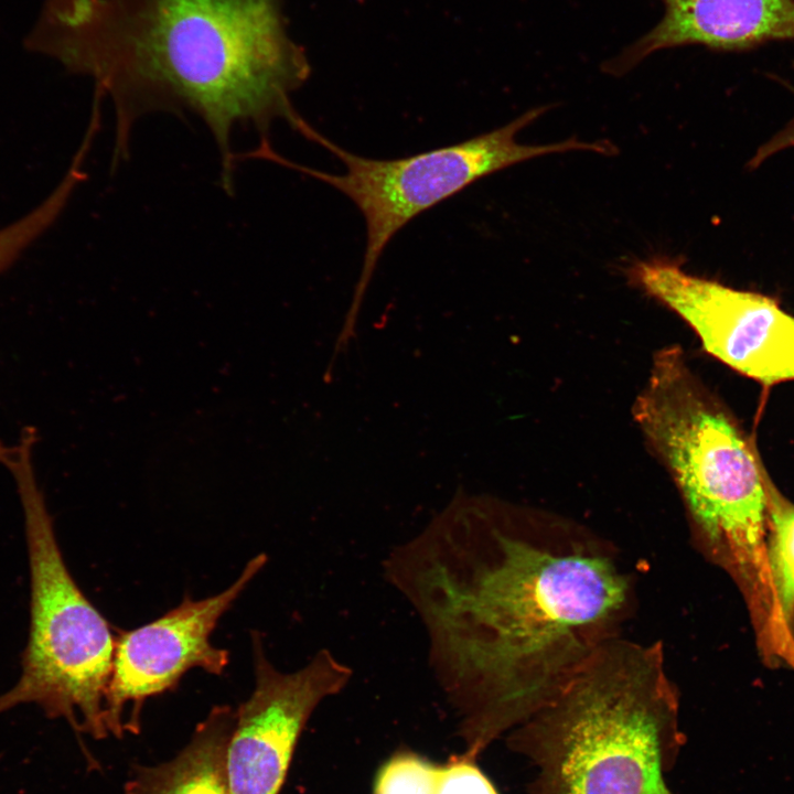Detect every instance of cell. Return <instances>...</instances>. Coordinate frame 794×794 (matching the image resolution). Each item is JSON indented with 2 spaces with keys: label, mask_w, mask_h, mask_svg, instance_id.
<instances>
[{
  "label": "cell",
  "mask_w": 794,
  "mask_h": 794,
  "mask_svg": "<svg viewBox=\"0 0 794 794\" xmlns=\"http://www.w3.org/2000/svg\"><path fill=\"white\" fill-rule=\"evenodd\" d=\"M537 524L459 487L383 561L422 623L430 668L474 759L559 694L626 604L625 576L608 556L538 538Z\"/></svg>",
  "instance_id": "1"
},
{
  "label": "cell",
  "mask_w": 794,
  "mask_h": 794,
  "mask_svg": "<svg viewBox=\"0 0 794 794\" xmlns=\"http://www.w3.org/2000/svg\"><path fill=\"white\" fill-rule=\"evenodd\" d=\"M28 47L92 77L95 96L110 98L114 164L127 157L140 117H200L229 194L235 127H254L269 144L276 120L292 127L300 116L291 95L310 74L280 0H44Z\"/></svg>",
  "instance_id": "2"
},
{
  "label": "cell",
  "mask_w": 794,
  "mask_h": 794,
  "mask_svg": "<svg viewBox=\"0 0 794 794\" xmlns=\"http://www.w3.org/2000/svg\"><path fill=\"white\" fill-rule=\"evenodd\" d=\"M506 744L534 768L528 794H673L685 737L661 645L607 640Z\"/></svg>",
  "instance_id": "3"
},
{
  "label": "cell",
  "mask_w": 794,
  "mask_h": 794,
  "mask_svg": "<svg viewBox=\"0 0 794 794\" xmlns=\"http://www.w3.org/2000/svg\"><path fill=\"white\" fill-rule=\"evenodd\" d=\"M634 418L675 481L697 540L740 590L757 646L784 639L768 562V487L747 439L678 346L654 355Z\"/></svg>",
  "instance_id": "4"
},
{
  "label": "cell",
  "mask_w": 794,
  "mask_h": 794,
  "mask_svg": "<svg viewBox=\"0 0 794 794\" xmlns=\"http://www.w3.org/2000/svg\"><path fill=\"white\" fill-rule=\"evenodd\" d=\"M36 439L25 428L19 444L0 441V463L21 498L31 576V623L18 683L0 695V713L35 704L50 718L95 739L109 734L105 702L117 634L84 596L56 541L31 460Z\"/></svg>",
  "instance_id": "5"
},
{
  "label": "cell",
  "mask_w": 794,
  "mask_h": 794,
  "mask_svg": "<svg viewBox=\"0 0 794 794\" xmlns=\"http://www.w3.org/2000/svg\"><path fill=\"white\" fill-rule=\"evenodd\" d=\"M546 107L526 111L511 122L453 144L397 159H373L352 153L336 144L302 117L296 131L318 143L345 167L335 174L304 167L272 151L268 159L329 184L347 196L365 221L366 246L360 278L333 354L345 352L356 336L361 307L384 249L412 218L474 182L511 165L536 157L575 150L609 153L610 147L577 139L523 144L517 133L530 125Z\"/></svg>",
  "instance_id": "6"
},
{
  "label": "cell",
  "mask_w": 794,
  "mask_h": 794,
  "mask_svg": "<svg viewBox=\"0 0 794 794\" xmlns=\"http://www.w3.org/2000/svg\"><path fill=\"white\" fill-rule=\"evenodd\" d=\"M629 276L734 371L766 386L794 380V315L775 299L693 276L662 258L634 264Z\"/></svg>",
  "instance_id": "7"
},
{
  "label": "cell",
  "mask_w": 794,
  "mask_h": 794,
  "mask_svg": "<svg viewBox=\"0 0 794 794\" xmlns=\"http://www.w3.org/2000/svg\"><path fill=\"white\" fill-rule=\"evenodd\" d=\"M255 688L236 712L226 752L228 794H279L301 732L325 699L340 694L353 670L330 650L285 673L251 634Z\"/></svg>",
  "instance_id": "8"
},
{
  "label": "cell",
  "mask_w": 794,
  "mask_h": 794,
  "mask_svg": "<svg viewBox=\"0 0 794 794\" xmlns=\"http://www.w3.org/2000/svg\"><path fill=\"white\" fill-rule=\"evenodd\" d=\"M266 562L267 555L259 554L224 591L201 600L186 596L159 619L117 634L105 702L109 733L120 737L126 731L127 707L131 708L128 730L138 731L144 700L173 689L190 669L198 667L213 675L224 672L229 652L212 645L210 636Z\"/></svg>",
  "instance_id": "9"
},
{
  "label": "cell",
  "mask_w": 794,
  "mask_h": 794,
  "mask_svg": "<svg viewBox=\"0 0 794 794\" xmlns=\"http://www.w3.org/2000/svg\"><path fill=\"white\" fill-rule=\"evenodd\" d=\"M664 15L648 33L607 63L620 75L665 49L699 45L744 52L794 40V0H661Z\"/></svg>",
  "instance_id": "10"
},
{
  "label": "cell",
  "mask_w": 794,
  "mask_h": 794,
  "mask_svg": "<svg viewBox=\"0 0 794 794\" xmlns=\"http://www.w3.org/2000/svg\"><path fill=\"white\" fill-rule=\"evenodd\" d=\"M236 712L215 706L172 760L137 766L126 794H228L226 752Z\"/></svg>",
  "instance_id": "11"
},
{
  "label": "cell",
  "mask_w": 794,
  "mask_h": 794,
  "mask_svg": "<svg viewBox=\"0 0 794 794\" xmlns=\"http://www.w3.org/2000/svg\"><path fill=\"white\" fill-rule=\"evenodd\" d=\"M768 562L781 624L794 641V504L768 480Z\"/></svg>",
  "instance_id": "12"
},
{
  "label": "cell",
  "mask_w": 794,
  "mask_h": 794,
  "mask_svg": "<svg viewBox=\"0 0 794 794\" xmlns=\"http://www.w3.org/2000/svg\"><path fill=\"white\" fill-rule=\"evenodd\" d=\"M69 198L58 186L30 213L0 229V272L12 266L57 219Z\"/></svg>",
  "instance_id": "13"
},
{
  "label": "cell",
  "mask_w": 794,
  "mask_h": 794,
  "mask_svg": "<svg viewBox=\"0 0 794 794\" xmlns=\"http://www.w3.org/2000/svg\"><path fill=\"white\" fill-rule=\"evenodd\" d=\"M438 764L412 751H398L377 771L373 794H434Z\"/></svg>",
  "instance_id": "14"
},
{
  "label": "cell",
  "mask_w": 794,
  "mask_h": 794,
  "mask_svg": "<svg viewBox=\"0 0 794 794\" xmlns=\"http://www.w3.org/2000/svg\"><path fill=\"white\" fill-rule=\"evenodd\" d=\"M434 794H498L490 779L464 753L438 764Z\"/></svg>",
  "instance_id": "15"
},
{
  "label": "cell",
  "mask_w": 794,
  "mask_h": 794,
  "mask_svg": "<svg viewBox=\"0 0 794 794\" xmlns=\"http://www.w3.org/2000/svg\"><path fill=\"white\" fill-rule=\"evenodd\" d=\"M791 148H794V117L757 149L748 162V168L754 170L772 155Z\"/></svg>",
  "instance_id": "16"
}]
</instances>
